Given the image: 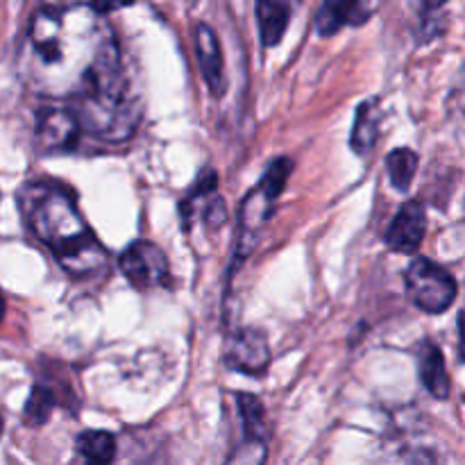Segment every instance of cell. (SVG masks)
Masks as SVG:
<instances>
[{"label": "cell", "instance_id": "obj_17", "mask_svg": "<svg viewBox=\"0 0 465 465\" xmlns=\"http://www.w3.org/2000/svg\"><path fill=\"white\" fill-rule=\"evenodd\" d=\"M386 168H389L391 182L398 191H409L413 177L418 171V154L409 148H398L386 157Z\"/></svg>", "mask_w": 465, "mask_h": 465}, {"label": "cell", "instance_id": "obj_4", "mask_svg": "<svg viewBox=\"0 0 465 465\" xmlns=\"http://www.w3.org/2000/svg\"><path fill=\"white\" fill-rule=\"evenodd\" d=\"M404 284L411 302L425 313H443L457 300L454 277L427 257H416L404 272Z\"/></svg>", "mask_w": 465, "mask_h": 465}, {"label": "cell", "instance_id": "obj_2", "mask_svg": "<svg viewBox=\"0 0 465 465\" xmlns=\"http://www.w3.org/2000/svg\"><path fill=\"white\" fill-rule=\"evenodd\" d=\"M18 209L32 234L75 280L107 272L109 254L77 209L66 186L50 180L27 182L18 191Z\"/></svg>", "mask_w": 465, "mask_h": 465}, {"label": "cell", "instance_id": "obj_19", "mask_svg": "<svg viewBox=\"0 0 465 465\" xmlns=\"http://www.w3.org/2000/svg\"><path fill=\"white\" fill-rule=\"evenodd\" d=\"M132 3H134V0H91V7L100 14H112Z\"/></svg>", "mask_w": 465, "mask_h": 465}, {"label": "cell", "instance_id": "obj_20", "mask_svg": "<svg viewBox=\"0 0 465 465\" xmlns=\"http://www.w3.org/2000/svg\"><path fill=\"white\" fill-rule=\"evenodd\" d=\"M459 359L465 363V309L459 313Z\"/></svg>", "mask_w": 465, "mask_h": 465}, {"label": "cell", "instance_id": "obj_5", "mask_svg": "<svg viewBox=\"0 0 465 465\" xmlns=\"http://www.w3.org/2000/svg\"><path fill=\"white\" fill-rule=\"evenodd\" d=\"M121 272L134 289H168L173 284L171 263L163 250L150 241H134L121 254Z\"/></svg>", "mask_w": 465, "mask_h": 465}, {"label": "cell", "instance_id": "obj_23", "mask_svg": "<svg viewBox=\"0 0 465 465\" xmlns=\"http://www.w3.org/2000/svg\"><path fill=\"white\" fill-rule=\"evenodd\" d=\"M0 436H3V418H0Z\"/></svg>", "mask_w": 465, "mask_h": 465}, {"label": "cell", "instance_id": "obj_7", "mask_svg": "<svg viewBox=\"0 0 465 465\" xmlns=\"http://www.w3.org/2000/svg\"><path fill=\"white\" fill-rule=\"evenodd\" d=\"M227 366L248 377H263L271 368V348L263 331L254 327L236 330L227 341Z\"/></svg>", "mask_w": 465, "mask_h": 465}, {"label": "cell", "instance_id": "obj_6", "mask_svg": "<svg viewBox=\"0 0 465 465\" xmlns=\"http://www.w3.org/2000/svg\"><path fill=\"white\" fill-rule=\"evenodd\" d=\"M82 130L77 114L68 103L48 104L36 114V145L44 153H68L80 143Z\"/></svg>", "mask_w": 465, "mask_h": 465}, {"label": "cell", "instance_id": "obj_15", "mask_svg": "<svg viewBox=\"0 0 465 465\" xmlns=\"http://www.w3.org/2000/svg\"><path fill=\"white\" fill-rule=\"evenodd\" d=\"M268 454V430H243V439L232 450L225 465H263Z\"/></svg>", "mask_w": 465, "mask_h": 465}, {"label": "cell", "instance_id": "obj_9", "mask_svg": "<svg viewBox=\"0 0 465 465\" xmlns=\"http://www.w3.org/2000/svg\"><path fill=\"white\" fill-rule=\"evenodd\" d=\"M371 0H325L318 9V35L334 36L343 27H359L371 18Z\"/></svg>", "mask_w": 465, "mask_h": 465}, {"label": "cell", "instance_id": "obj_14", "mask_svg": "<svg viewBox=\"0 0 465 465\" xmlns=\"http://www.w3.org/2000/svg\"><path fill=\"white\" fill-rule=\"evenodd\" d=\"M75 448L84 465H112L116 457V439L103 430L82 431Z\"/></svg>", "mask_w": 465, "mask_h": 465}, {"label": "cell", "instance_id": "obj_18", "mask_svg": "<svg viewBox=\"0 0 465 465\" xmlns=\"http://www.w3.org/2000/svg\"><path fill=\"white\" fill-rule=\"evenodd\" d=\"M450 116L465 132V64L454 80L452 94H450Z\"/></svg>", "mask_w": 465, "mask_h": 465}, {"label": "cell", "instance_id": "obj_11", "mask_svg": "<svg viewBox=\"0 0 465 465\" xmlns=\"http://www.w3.org/2000/svg\"><path fill=\"white\" fill-rule=\"evenodd\" d=\"M416 359L422 386L436 400H448L452 384H450L448 368H445V359L439 345L431 343V341H422L416 350Z\"/></svg>", "mask_w": 465, "mask_h": 465}, {"label": "cell", "instance_id": "obj_16", "mask_svg": "<svg viewBox=\"0 0 465 465\" xmlns=\"http://www.w3.org/2000/svg\"><path fill=\"white\" fill-rule=\"evenodd\" d=\"M59 404L57 391L50 389L48 384H36L32 389L30 398H27L25 411H23V418L30 427H41L44 422H48L53 409Z\"/></svg>", "mask_w": 465, "mask_h": 465}, {"label": "cell", "instance_id": "obj_12", "mask_svg": "<svg viewBox=\"0 0 465 465\" xmlns=\"http://www.w3.org/2000/svg\"><path fill=\"white\" fill-rule=\"evenodd\" d=\"M380 103L377 100H366L359 104L357 116H354L352 136H350V145L359 157H368L375 150L377 136H380Z\"/></svg>", "mask_w": 465, "mask_h": 465}, {"label": "cell", "instance_id": "obj_22", "mask_svg": "<svg viewBox=\"0 0 465 465\" xmlns=\"http://www.w3.org/2000/svg\"><path fill=\"white\" fill-rule=\"evenodd\" d=\"M3 318H5V298L3 293H0V322H3Z\"/></svg>", "mask_w": 465, "mask_h": 465}, {"label": "cell", "instance_id": "obj_10", "mask_svg": "<svg viewBox=\"0 0 465 465\" xmlns=\"http://www.w3.org/2000/svg\"><path fill=\"white\" fill-rule=\"evenodd\" d=\"M195 57L212 94L221 95L225 91V62H223L221 41L207 23L195 25Z\"/></svg>", "mask_w": 465, "mask_h": 465}, {"label": "cell", "instance_id": "obj_13", "mask_svg": "<svg viewBox=\"0 0 465 465\" xmlns=\"http://www.w3.org/2000/svg\"><path fill=\"white\" fill-rule=\"evenodd\" d=\"M291 21L289 0H257L259 35L266 48H272L282 41Z\"/></svg>", "mask_w": 465, "mask_h": 465}, {"label": "cell", "instance_id": "obj_3", "mask_svg": "<svg viewBox=\"0 0 465 465\" xmlns=\"http://www.w3.org/2000/svg\"><path fill=\"white\" fill-rule=\"evenodd\" d=\"M291 168H293L291 159H275V162L266 168V173H263V177L259 180V184L254 186V189L245 195L243 203H241L239 234H236L234 243L236 263L243 262V259L252 252L254 245H257L263 225H266L268 218L272 216L275 200L280 198L286 182H289Z\"/></svg>", "mask_w": 465, "mask_h": 465}, {"label": "cell", "instance_id": "obj_8", "mask_svg": "<svg viewBox=\"0 0 465 465\" xmlns=\"http://www.w3.org/2000/svg\"><path fill=\"white\" fill-rule=\"evenodd\" d=\"M427 230V216L425 207L418 200H409L391 221L389 230H386V245L393 252L400 254H416L420 250L422 239H425Z\"/></svg>", "mask_w": 465, "mask_h": 465}, {"label": "cell", "instance_id": "obj_21", "mask_svg": "<svg viewBox=\"0 0 465 465\" xmlns=\"http://www.w3.org/2000/svg\"><path fill=\"white\" fill-rule=\"evenodd\" d=\"M450 0H425V5H427V9H439V7H443V5H448Z\"/></svg>", "mask_w": 465, "mask_h": 465}, {"label": "cell", "instance_id": "obj_1", "mask_svg": "<svg viewBox=\"0 0 465 465\" xmlns=\"http://www.w3.org/2000/svg\"><path fill=\"white\" fill-rule=\"evenodd\" d=\"M18 75L50 100H80L130 86L118 39L91 5H53L35 14L18 53Z\"/></svg>", "mask_w": 465, "mask_h": 465}]
</instances>
